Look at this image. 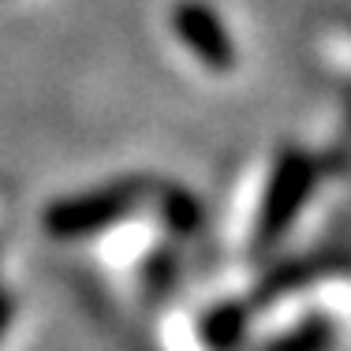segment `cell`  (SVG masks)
I'll use <instances>...</instances> for the list:
<instances>
[{
	"label": "cell",
	"instance_id": "1",
	"mask_svg": "<svg viewBox=\"0 0 351 351\" xmlns=\"http://www.w3.org/2000/svg\"><path fill=\"white\" fill-rule=\"evenodd\" d=\"M332 56H344V75H348V86H351V23H344L340 30H332Z\"/></svg>",
	"mask_w": 351,
	"mask_h": 351
}]
</instances>
